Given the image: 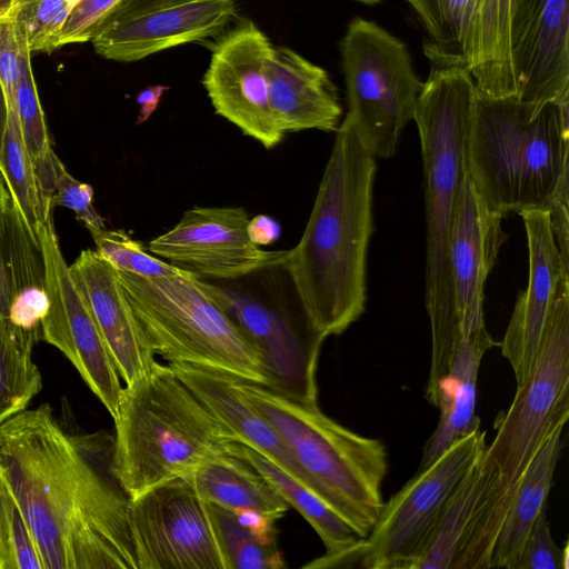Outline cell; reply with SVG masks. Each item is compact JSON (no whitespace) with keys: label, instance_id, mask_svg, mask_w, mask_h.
Here are the masks:
<instances>
[{"label":"cell","instance_id":"cell-1","mask_svg":"<svg viewBox=\"0 0 569 569\" xmlns=\"http://www.w3.org/2000/svg\"><path fill=\"white\" fill-rule=\"evenodd\" d=\"M113 438L77 436L49 403L0 426V462L43 569H138Z\"/></svg>","mask_w":569,"mask_h":569},{"label":"cell","instance_id":"cell-2","mask_svg":"<svg viewBox=\"0 0 569 569\" xmlns=\"http://www.w3.org/2000/svg\"><path fill=\"white\" fill-rule=\"evenodd\" d=\"M375 157L342 120L317 197L286 267L316 329L340 335L365 312Z\"/></svg>","mask_w":569,"mask_h":569},{"label":"cell","instance_id":"cell-3","mask_svg":"<svg viewBox=\"0 0 569 569\" xmlns=\"http://www.w3.org/2000/svg\"><path fill=\"white\" fill-rule=\"evenodd\" d=\"M430 71L419 94L417 124L426 202V308L431 328V362L426 398L437 402L461 339L449 276V238L458 197L467 176L466 138L478 92L466 61L423 44Z\"/></svg>","mask_w":569,"mask_h":569},{"label":"cell","instance_id":"cell-4","mask_svg":"<svg viewBox=\"0 0 569 569\" xmlns=\"http://www.w3.org/2000/svg\"><path fill=\"white\" fill-rule=\"evenodd\" d=\"M569 101L491 97L479 90L467 138L472 188L491 212L506 217L549 209L568 182Z\"/></svg>","mask_w":569,"mask_h":569},{"label":"cell","instance_id":"cell-5","mask_svg":"<svg viewBox=\"0 0 569 569\" xmlns=\"http://www.w3.org/2000/svg\"><path fill=\"white\" fill-rule=\"evenodd\" d=\"M569 418V272L558 280L539 348L510 407L497 417L496 435L478 458L481 490L468 549L488 567L491 549L528 465Z\"/></svg>","mask_w":569,"mask_h":569},{"label":"cell","instance_id":"cell-6","mask_svg":"<svg viewBox=\"0 0 569 569\" xmlns=\"http://www.w3.org/2000/svg\"><path fill=\"white\" fill-rule=\"evenodd\" d=\"M112 419L113 471L130 498L236 455L240 443L171 367L158 361L122 388Z\"/></svg>","mask_w":569,"mask_h":569},{"label":"cell","instance_id":"cell-7","mask_svg":"<svg viewBox=\"0 0 569 569\" xmlns=\"http://www.w3.org/2000/svg\"><path fill=\"white\" fill-rule=\"evenodd\" d=\"M237 383L283 439L312 491L366 538L383 505L381 488L388 469L385 445L338 423L318 403L256 383Z\"/></svg>","mask_w":569,"mask_h":569},{"label":"cell","instance_id":"cell-8","mask_svg":"<svg viewBox=\"0 0 569 569\" xmlns=\"http://www.w3.org/2000/svg\"><path fill=\"white\" fill-rule=\"evenodd\" d=\"M117 273L154 355L168 363L190 365L270 387L260 352L202 279L183 270L161 277Z\"/></svg>","mask_w":569,"mask_h":569},{"label":"cell","instance_id":"cell-9","mask_svg":"<svg viewBox=\"0 0 569 569\" xmlns=\"http://www.w3.org/2000/svg\"><path fill=\"white\" fill-rule=\"evenodd\" d=\"M284 260L233 279L202 281L260 352L269 388L318 403L317 367L326 337L310 320Z\"/></svg>","mask_w":569,"mask_h":569},{"label":"cell","instance_id":"cell-10","mask_svg":"<svg viewBox=\"0 0 569 569\" xmlns=\"http://www.w3.org/2000/svg\"><path fill=\"white\" fill-rule=\"evenodd\" d=\"M348 112L343 119L375 158L395 154L413 121L423 82L403 41L378 23L353 18L340 41Z\"/></svg>","mask_w":569,"mask_h":569},{"label":"cell","instance_id":"cell-11","mask_svg":"<svg viewBox=\"0 0 569 569\" xmlns=\"http://www.w3.org/2000/svg\"><path fill=\"white\" fill-rule=\"evenodd\" d=\"M485 447L486 432L481 429L455 441L383 502L366 538L339 555L321 556L317 567L411 569L451 495Z\"/></svg>","mask_w":569,"mask_h":569},{"label":"cell","instance_id":"cell-12","mask_svg":"<svg viewBox=\"0 0 569 569\" xmlns=\"http://www.w3.org/2000/svg\"><path fill=\"white\" fill-rule=\"evenodd\" d=\"M39 241L48 298L41 339L64 355L113 418L123 388L121 378L63 257L52 214L40 226Z\"/></svg>","mask_w":569,"mask_h":569},{"label":"cell","instance_id":"cell-13","mask_svg":"<svg viewBox=\"0 0 569 569\" xmlns=\"http://www.w3.org/2000/svg\"><path fill=\"white\" fill-rule=\"evenodd\" d=\"M129 525L138 569H223L206 501L184 478L131 498Z\"/></svg>","mask_w":569,"mask_h":569},{"label":"cell","instance_id":"cell-14","mask_svg":"<svg viewBox=\"0 0 569 569\" xmlns=\"http://www.w3.org/2000/svg\"><path fill=\"white\" fill-rule=\"evenodd\" d=\"M236 12L237 0H119L91 42L106 59L133 62L216 36Z\"/></svg>","mask_w":569,"mask_h":569},{"label":"cell","instance_id":"cell-15","mask_svg":"<svg viewBox=\"0 0 569 569\" xmlns=\"http://www.w3.org/2000/svg\"><path fill=\"white\" fill-rule=\"evenodd\" d=\"M273 50L252 21L242 22L216 44L202 80L216 113L266 149L286 134L269 100L267 71Z\"/></svg>","mask_w":569,"mask_h":569},{"label":"cell","instance_id":"cell-16","mask_svg":"<svg viewBox=\"0 0 569 569\" xmlns=\"http://www.w3.org/2000/svg\"><path fill=\"white\" fill-rule=\"evenodd\" d=\"M249 216L240 207H193L148 251L200 279H233L282 261L288 250L268 251L248 236Z\"/></svg>","mask_w":569,"mask_h":569},{"label":"cell","instance_id":"cell-17","mask_svg":"<svg viewBox=\"0 0 569 569\" xmlns=\"http://www.w3.org/2000/svg\"><path fill=\"white\" fill-rule=\"evenodd\" d=\"M502 219L483 206L467 173L458 197L448 249L450 283L461 336L485 323V283L508 239L501 227Z\"/></svg>","mask_w":569,"mask_h":569},{"label":"cell","instance_id":"cell-18","mask_svg":"<svg viewBox=\"0 0 569 569\" xmlns=\"http://www.w3.org/2000/svg\"><path fill=\"white\" fill-rule=\"evenodd\" d=\"M519 214L528 241V286L518 297L499 343L502 356L512 368L517 387L529 376L558 280L563 271H569L561 264L549 210H527Z\"/></svg>","mask_w":569,"mask_h":569},{"label":"cell","instance_id":"cell-19","mask_svg":"<svg viewBox=\"0 0 569 569\" xmlns=\"http://www.w3.org/2000/svg\"><path fill=\"white\" fill-rule=\"evenodd\" d=\"M70 271L126 385L157 361L119 280L117 270L96 250H82Z\"/></svg>","mask_w":569,"mask_h":569},{"label":"cell","instance_id":"cell-20","mask_svg":"<svg viewBox=\"0 0 569 569\" xmlns=\"http://www.w3.org/2000/svg\"><path fill=\"white\" fill-rule=\"evenodd\" d=\"M511 61L519 98L569 101V0H529Z\"/></svg>","mask_w":569,"mask_h":569},{"label":"cell","instance_id":"cell-21","mask_svg":"<svg viewBox=\"0 0 569 569\" xmlns=\"http://www.w3.org/2000/svg\"><path fill=\"white\" fill-rule=\"evenodd\" d=\"M267 78L270 106L284 133L338 129L342 108L323 68L280 47L273 50Z\"/></svg>","mask_w":569,"mask_h":569},{"label":"cell","instance_id":"cell-22","mask_svg":"<svg viewBox=\"0 0 569 569\" xmlns=\"http://www.w3.org/2000/svg\"><path fill=\"white\" fill-rule=\"evenodd\" d=\"M168 365L240 443L256 450L312 491L308 477L283 439L239 390L238 379L190 365Z\"/></svg>","mask_w":569,"mask_h":569},{"label":"cell","instance_id":"cell-23","mask_svg":"<svg viewBox=\"0 0 569 569\" xmlns=\"http://www.w3.org/2000/svg\"><path fill=\"white\" fill-rule=\"evenodd\" d=\"M497 343L485 323L466 331L440 382L437 407L440 419L428 439L417 471L432 465L455 441L480 429L476 416V388L483 355Z\"/></svg>","mask_w":569,"mask_h":569},{"label":"cell","instance_id":"cell-24","mask_svg":"<svg viewBox=\"0 0 569 569\" xmlns=\"http://www.w3.org/2000/svg\"><path fill=\"white\" fill-rule=\"evenodd\" d=\"M476 29L469 66L478 90L491 97L517 94L511 51L529 0H473Z\"/></svg>","mask_w":569,"mask_h":569},{"label":"cell","instance_id":"cell-25","mask_svg":"<svg viewBox=\"0 0 569 569\" xmlns=\"http://www.w3.org/2000/svg\"><path fill=\"white\" fill-rule=\"evenodd\" d=\"M204 501L276 522L290 508L269 481L238 453L206 461L183 477Z\"/></svg>","mask_w":569,"mask_h":569},{"label":"cell","instance_id":"cell-26","mask_svg":"<svg viewBox=\"0 0 569 569\" xmlns=\"http://www.w3.org/2000/svg\"><path fill=\"white\" fill-rule=\"evenodd\" d=\"M563 427L555 428L525 470L495 539L489 569H515L535 520L547 506Z\"/></svg>","mask_w":569,"mask_h":569},{"label":"cell","instance_id":"cell-27","mask_svg":"<svg viewBox=\"0 0 569 569\" xmlns=\"http://www.w3.org/2000/svg\"><path fill=\"white\" fill-rule=\"evenodd\" d=\"M237 453L252 465L318 533L325 556L349 550L362 538L322 499L250 447L238 443Z\"/></svg>","mask_w":569,"mask_h":569},{"label":"cell","instance_id":"cell-28","mask_svg":"<svg viewBox=\"0 0 569 569\" xmlns=\"http://www.w3.org/2000/svg\"><path fill=\"white\" fill-rule=\"evenodd\" d=\"M18 24V23H17ZM20 77L16 91L17 114L26 148L29 152L44 210L52 213L51 197L56 184L54 153L48 134L37 86L32 73L27 41L18 27Z\"/></svg>","mask_w":569,"mask_h":569},{"label":"cell","instance_id":"cell-29","mask_svg":"<svg viewBox=\"0 0 569 569\" xmlns=\"http://www.w3.org/2000/svg\"><path fill=\"white\" fill-rule=\"evenodd\" d=\"M480 490L481 472L477 459L448 500L411 569H453L473 523Z\"/></svg>","mask_w":569,"mask_h":569},{"label":"cell","instance_id":"cell-30","mask_svg":"<svg viewBox=\"0 0 569 569\" xmlns=\"http://www.w3.org/2000/svg\"><path fill=\"white\" fill-rule=\"evenodd\" d=\"M39 338L0 319V426L27 409L42 388L32 360Z\"/></svg>","mask_w":569,"mask_h":569},{"label":"cell","instance_id":"cell-31","mask_svg":"<svg viewBox=\"0 0 569 569\" xmlns=\"http://www.w3.org/2000/svg\"><path fill=\"white\" fill-rule=\"evenodd\" d=\"M207 515L223 569L284 567L276 535H263L228 509L206 501Z\"/></svg>","mask_w":569,"mask_h":569},{"label":"cell","instance_id":"cell-32","mask_svg":"<svg viewBox=\"0 0 569 569\" xmlns=\"http://www.w3.org/2000/svg\"><path fill=\"white\" fill-rule=\"evenodd\" d=\"M0 172L31 232L39 238L40 226L51 214L44 210L38 179L22 138L16 109H9L8 127L0 153Z\"/></svg>","mask_w":569,"mask_h":569},{"label":"cell","instance_id":"cell-33","mask_svg":"<svg viewBox=\"0 0 569 569\" xmlns=\"http://www.w3.org/2000/svg\"><path fill=\"white\" fill-rule=\"evenodd\" d=\"M435 43L470 66L473 51L476 11L473 0H406Z\"/></svg>","mask_w":569,"mask_h":569},{"label":"cell","instance_id":"cell-34","mask_svg":"<svg viewBox=\"0 0 569 569\" xmlns=\"http://www.w3.org/2000/svg\"><path fill=\"white\" fill-rule=\"evenodd\" d=\"M0 569H43L23 510L0 467Z\"/></svg>","mask_w":569,"mask_h":569},{"label":"cell","instance_id":"cell-35","mask_svg":"<svg viewBox=\"0 0 569 569\" xmlns=\"http://www.w3.org/2000/svg\"><path fill=\"white\" fill-rule=\"evenodd\" d=\"M16 17L29 51L50 53L76 0H14Z\"/></svg>","mask_w":569,"mask_h":569},{"label":"cell","instance_id":"cell-36","mask_svg":"<svg viewBox=\"0 0 569 569\" xmlns=\"http://www.w3.org/2000/svg\"><path fill=\"white\" fill-rule=\"evenodd\" d=\"M93 240L98 254L117 270L142 277L171 276L181 271L151 254L123 230L104 229Z\"/></svg>","mask_w":569,"mask_h":569},{"label":"cell","instance_id":"cell-37","mask_svg":"<svg viewBox=\"0 0 569 569\" xmlns=\"http://www.w3.org/2000/svg\"><path fill=\"white\" fill-rule=\"evenodd\" d=\"M54 164L57 178L51 197V209L53 210L57 206L71 209L90 231L92 238L96 237L107 228L103 218L92 203V187L73 178L58 157L54 159Z\"/></svg>","mask_w":569,"mask_h":569},{"label":"cell","instance_id":"cell-38","mask_svg":"<svg viewBox=\"0 0 569 569\" xmlns=\"http://www.w3.org/2000/svg\"><path fill=\"white\" fill-rule=\"evenodd\" d=\"M568 543L559 548L551 535L546 508L540 511L515 569H568Z\"/></svg>","mask_w":569,"mask_h":569},{"label":"cell","instance_id":"cell-39","mask_svg":"<svg viewBox=\"0 0 569 569\" xmlns=\"http://www.w3.org/2000/svg\"><path fill=\"white\" fill-rule=\"evenodd\" d=\"M18 212L19 209L0 172V319L7 321H9L13 300L10 272L14 221Z\"/></svg>","mask_w":569,"mask_h":569},{"label":"cell","instance_id":"cell-40","mask_svg":"<svg viewBox=\"0 0 569 569\" xmlns=\"http://www.w3.org/2000/svg\"><path fill=\"white\" fill-rule=\"evenodd\" d=\"M19 77V36L16 7L12 2L10 7L0 12V82L10 109H17L16 91Z\"/></svg>","mask_w":569,"mask_h":569},{"label":"cell","instance_id":"cell-41","mask_svg":"<svg viewBox=\"0 0 569 569\" xmlns=\"http://www.w3.org/2000/svg\"><path fill=\"white\" fill-rule=\"evenodd\" d=\"M119 0H80L70 11L59 34V48L91 41L108 12Z\"/></svg>","mask_w":569,"mask_h":569},{"label":"cell","instance_id":"cell-42","mask_svg":"<svg viewBox=\"0 0 569 569\" xmlns=\"http://www.w3.org/2000/svg\"><path fill=\"white\" fill-rule=\"evenodd\" d=\"M249 239L258 247L268 246L280 238L281 227L267 214H258L248 221Z\"/></svg>","mask_w":569,"mask_h":569},{"label":"cell","instance_id":"cell-43","mask_svg":"<svg viewBox=\"0 0 569 569\" xmlns=\"http://www.w3.org/2000/svg\"><path fill=\"white\" fill-rule=\"evenodd\" d=\"M162 88H152L143 91L139 98L138 102L141 104V113L139 117V122H143L148 120L151 113L156 110L160 96L162 93Z\"/></svg>","mask_w":569,"mask_h":569},{"label":"cell","instance_id":"cell-44","mask_svg":"<svg viewBox=\"0 0 569 569\" xmlns=\"http://www.w3.org/2000/svg\"><path fill=\"white\" fill-rule=\"evenodd\" d=\"M8 120H9V106L7 101V97L3 90V87L0 82V153L2 150V144L8 127Z\"/></svg>","mask_w":569,"mask_h":569},{"label":"cell","instance_id":"cell-45","mask_svg":"<svg viewBox=\"0 0 569 569\" xmlns=\"http://www.w3.org/2000/svg\"><path fill=\"white\" fill-rule=\"evenodd\" d=\"M355 1L363 3V4L372 6V4L380 3L382 0H355Z\"/></svg>","mask_w":569,"mask_h":569},{"label":"cell","instance_id":"cell-46","mask_svg":"<svg viewBox=\"0 0 569 569\" xmlns=\"http://www.w3.org/2000/svg\"><path fill=\"white\" fill-rule=\"evenodd\" d=\"M0 467H1V462H0Z\"/></svg>","mask_w":569,"mask_h":569}]
</instances>
